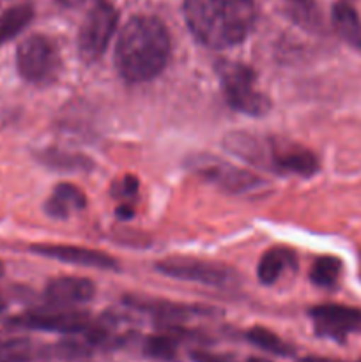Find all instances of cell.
I'll return each instance as SVG.
<instances>
[{"instance_id": "7", "label": "cell", "mask_w": 361, "mask_h": 362, "mask_svg": "<svg viewBox=\"0 0 361 362\" xmlns=\"http://www.w3.org/2000/svg\"><path fill=\"white\" fill-rule=\"evenodd\" d=\"M161 274L170 278L195 281L209 286H229L237 281V274L227 265L212 264V262L198 260L188 257H170L156 264Z\"/></svg>"}, {"instance_id": "19", "label": "cell", "mask_w": 361, "mask_h": 362, "mask_svg": "<svg viewBox=\"0 0 361 362\" xmlns=\"http://www.w3.org/2000/svg\"><path fill=\"white\" fill-rule=\"evenodd\" d=\"M38 159L42 165L50 166L60 172H84L92 168V161L85 156L73 154V152H64L59 148H46L38 154Z\"/></svg>"}, {"instance_id": "18", "label": "cell", "mask_w": 361, "mask_h": 362, "mask_svg": "<svg viewBox=\"0 0 361 362\" xmlns=\"http://www.w3.org/2000/svg\"><path fill=\"white\" fill-rule=\"evenodd\" d=\"M127 303L133 304L137 310L147 311V313L154 315V317L161 318V320H184V318L191 317V315L207 313L205 310H198V308L191 306H179V304L163 303V300H149V299H127Z\"/></svg>"}, {"instance_id": "8", "label": "cell", "mask_w": 361, "mask_h": 362, "mask_svg": "<svg viewBox=\"0 0 361 362\" xmlns=\"http://www.w3.org/2000/svg\"><path fill=\"white\" fill-rule=\"evenodd\" d=\"M14 327L34 329V331H50V332H64V334H76L85 332L91 327V320L85 313L74 310H62L57 306L55 310L42 311H28L20 315L9 322Z\"/></svg>"}, {"instance_id": "4", "label": "cell", "mask_w": 361, "mask_h": 362, "mask_svg": "<svg viewBox=\"0 0 361 362\" xmlns=\"http://www.w3.org/2000/svg\"><path fill=\"white\" fill-rule=\"evenodd\" d=\"M16 69L28 83H52L60 69L59 49L46 35H28L18 45Z\"/></svg>"}, {"instance_id": "10", "label": "cell", "mask_w": 361, "mask_h": 362, "mask_svg": "<svg viewBox=\"0 0 361 362\" xmlns=\"http://www.w3.org/2000/svg\"><path fill=\"white\" fill-rule=\"evenodd\" d=\"M269 170L311 177L319 172V159L314 152L297 144L269 140Z\"/></svg>"}, {"instance_id": "26", "label": "cell", "mask_w": 361, "mask_h": 362, "mask_svg": "<svg viewBox=\"0 0 361 362\" xmlns=\"http://www.w3.org/2000/svg\"><path fill=\"white\" fill-rule=\"evenodd\" d=\"M59 2L66 7H78L87 2V0H59Z\"/></svg>"}, {"instance_id": "21", "label": "cell", "mask_w": 361, "mask_h": 362, "mask_svg": "<svg viewBox=\"0 0 361 362\" xmlns=\"http://www.w3.org/2000/svg\"><path fill=\"white\" fill-rule=\"evenodd\" d=\"M342 272V262L335 257H321L311 265L310 279L314 285L322 288H331L336 285Z\"/></svg>"}, {"instance_id": "5", "label": "cell", "mask_w": 361, "mask_h": 362, "mask_svg": "<svg viewBox=\"0 0 361 362\" xmlns=\"http://www.w3.org/2000/svg\"><path fill=\"white\" fill-rule=\"evenodd\" d=\"M186 165L197 175L204 177L209 182L222 187L223 191H229L234 194L250 193V191H255L258 186H262V179H258L257 175H253L248 170L237 168V166L214 158V156H191Z\"/></svg>"}, {"instance_id": "30", "label": "cell", "mask_w": 361, "mask_h": 362, "mask_svg": "<svg viewBox=\"0 0 361 362\" xmlns=\"http://www.w3.org/2000/svg\"><path fill=\"white\" fill-rule=\"evenodd\" d=\"M357 362H361V359H360V361H357Z\"/></svg>"}, {"instance_id": "1", "label": "cell", "mask_w": 361, "mask_h": 362, "mask_svg": "<svg viewBox=\"0 0 361 362\" xmlns=\"http://www.w3.org/2000/svg\"><path fill=\"white\" fill-rule=\"evenodd\" d=\"M168 30L156 16H133L120 30L115 46V66L130 83H144L165 69L170 59Z\"/></svg>"}, {"instance_id": "3", "label": "cell", "mask_w": 361, "mask_h": 362, "mask_svg": "<svg viewBox=\"0 0 361 362\" xmlns=\"http://www.w3.org/2000/svg\"><path fill=\"white\" fill-rule=\"evenodd\" d=\"M214 69L230 108L250 117H260L269 112L271 101L258 90L257 74L250 66L236 60H218Z\"/></svg>"}, {"instance_id": "23", "label": "cell", "mask_w": 361, "mask_h": 362, "mask_svg": "<svg viewBox=\"0 0 361 362\" xmlns=\"http://www.w3.org/2000/svg\"><path fill=\"white\" fill-rule=\"evenodd\" d=\"M177 338L170 334H161V336H152L145 341L144 352L147 354L152 359L159 361H173L177 356Z\"/></svg>"}, {"instance_id": "17", "label": "cell", "mask_w": 361, "mask_h": 362, "mask_svg": "<svg viewBox=\"0 0 361 362\" xmlns=\"http://www.w3.org/2000/svg\"><path fill=\"white\" fill-rule=\"evenodd\" d=\"M34 18V6L30 2L18 4L0 14V45L16 37Z\"/></svg>"}, {"instance_id": "25", "label": "cell", "mask_w": 361, "mask_h": 362, "mask_svg": "<svg viewBox=\"0 0 361 362\" xmlns=\"http://www.w3.org/2000/svg\"><path fill=\"white\" fill-rule=\"evenodd\" d=\"M193 359L197 362H230L229 357L214 356V354H207V352L193 354Z\"/></svg>"}, {"instance_id": "28", "label": "cell", "mask_w": 361, "mask_h": 362, "mask_svg": "<svg viewBox=\"0 0 361 362\" xmlns=\"http://www.w3.org/2000/svg\"><path fill=\"white\" fill-rule=\"evenodd\" d=\"M244 362H269V361L258 359V357H251V359H248V361H244Z\"/></svg>"}, {"instance_id": "20", "label": "cell", "mask_w": 361, "mask_h": 362, "mask_svg": "<svg viewBox=\"0 0 361 362\" xmlns=\"http://www.w3.org/2000/svg\"><path fill=\"white\" fill-rule=\"evenodd\" d=\"M287 14L294 23L306 28V30H321V11L314 0H289L287 2Z\"/></svg>"}, {"instance_id": "14", "label": "cell", "mask_w": 361, "mask_h": 362, "mask_svg": "<svg viewBox=\"0 0 361 362\" xmlns=\"http://www.w3.org/2000/svg\"><path fill=\"white\" fill-rule=\"evenodd\" d=\"M85 194L73 184H59L45 204L46 214L55 219H67L85 209Z\"/></svg>"}, {"instance_id": "24", "label": "cell", "mask_w": 361, "mask_h": 362, "mask_svg": "<svg viewBox=\"0 0 361 362\" xmlns=\"http://www.w3.org/2000/svg\"><path fill=\"white\" fill-rule=\"evenodd\" d=\"M137 191H138V180L134 179V177L127 175L124 177V179H120L119 182L113 186V197L127 200V198H134Z\"/></svg>"}, {"instance_id": "2", "label": "cell", "mask_w": 361, "mask_h": 362, "mask_svg": "<svg viewBox=\"0 0 361 362\" xmlns=\"http://www.w3.org/2000/svg\"><path fill=\"white\" fill-rule=\"evenodd\" d=\"M184 20L191 34L214 49L239 45L253 28V0H184Z\"/></svg>"}, {"instance_id": "16", "label": "cell", "mask_w": 361, "mask_h": 362, "mask_svg": "<svg viewBox=\"0 0 361 362\" xmlns=\"http://www.w3.org/2000/svg\"><path fill=\"white\" fill-rule=\"evenodd\" d=\"M287 269H296V255L290 250H283V247H275L264 253L260 258L257 267V274L260 283L264 285H273L280 279V276L287 271Z\"/></svg>"}, {"instance_id": "11", "label": "cell", "mask_w": 361, "mask_h": 362, "mask_svg": "<svg viewBox=\"0 0 361 362\" xmlns=\"http://www.w3.org/2000/svg\"><path fill=\"white\" fill-rule=\"evenodd\" d=\"M32 253L41 257L53 258V260L64 262V264L81 265V267L92 269H117L115 258L101 251L88 250L80 246H66V244H34L30 247Z\"/></svg>"}, {"instance_id": "9", "label": "cell", "mask_w": 361, "mask_h": 362, "mask_svg": "<svg viewBox=\"0 0 361 362\" xmlns=\"http://www.w3.org/2000/svg\"><path fill=\"white\" fill-rule=\"evenodd\" d=\"M314 327L322 338L345 341L354 332H361V310L360 308L342 306V304H322L310 311Z\"/></svg>"}, {"instance_id": "12", "label": "cell", "mask_w": 361, "mask_h": 362, "mask_svg": "<svg viewBox=\"0 0 361 362\" xmlns=\"http://www.w3.org/2000/svg\"><path fill=\"white\" fill-rule=\"evenodd\" d=\"M45 296L53 306L81 304L94 297V285L85 278H59L48 283Z\"/></svg>"}, {"instance_id": "27", "label": "cell", "mask_w": 361, "mask_h": 362, "mask_svg": "<svg viewBox=\"0 0 361 362\" xmlns=\"http://www.w3.org/2000/svg\"><path fill=\"white\" fill-rule=\"evenodd\" d=\"M299 362H338V361H333V359H324V357H304Z\"/></svg>"}, {"instance_id": "13", "label": "cell", "mask_w": 361, "mask_h": 362, "mask_svg": "<svg viewBox=\"0 0 361 362\" xmlns=\"http://www.w3.org/2000/svg\"><path fill=\"white\" fill-rule=\"evenodd\" d=\"M223 145L227 151L236 154L243 161L260 168H269V141L258 140L255 134L234 131L223 138Z\"/></svg>"}, {"instance_id": "22", "label": "cell", "mask_w": 361, "mask_h": 362, "mask_svg": "<svg viewBox=\"0 0 361 362\" xmlns=\"http://www.w3.org/2000/svg\"><path fill=\"white\" fill-rule=\"evenodd\" d=\"M246 338L265 352L276 354V356H290L292 354V349L285 341H282L278 336L264 327H253L251 331H248Z\"/></svg>"}, {"instance_id": "29", "label": "cell", "mask_w": 361, "mask_h": 362, "mask_svg": "<svg viewBox=\"0 0 361 362\" xmlns=\"http://www.w3.org/2000/svg\"><path fill=\"white\" fill-rule=\"evenodd\" d=\"M4 276V265H2V262H0V278H2Z\"/></svg>"}, {"instance_id": "6", "label": "cell", "mask_w": 361, "mask_h": 362, "mask_svg": "<svg viewBox=\"0 0 361 362\" xmlns=\"http://www.w3.org/2000/svg\"><path fill=\"white\" fill-rule=\"evenodd\" d=\"M117 21L119 14L110 4L101 2L88 11L78 32V49L81 59L87 62L101 59L115 32Z\"/></svg>"}, {"instance_id": "15", "label": "cell", "mask_w": 361, "mask_h": 362, "mask_svg": "<svg viewBox=\"0 0 361 362\" xmlns=\"http://www.w3.org/2000/svg\"><path fill=\"white\" fill-rule=\"evenodd\" d=\"M331 21L342 41L361 49V18L350 4L336 2L331 11Z\"/></svg>"}]
</instances>
